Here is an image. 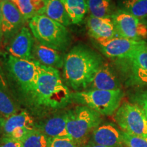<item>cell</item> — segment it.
<instances>
[{"mask_svg":"<svg viewBox=\"0 0 147 147\" xmlns=\"http://www.w3.org/2000/svg\"><path fill=\"white\" fill-rule=\"evenodd\" d=\"M104 63L102 57L84 45L74 46L64 57L63 77L76 91L85 90Z\"/></svg>","mask_w":147,"mask_h":147,"instance_id":"cell-1","label":"cell"},{"mask_svg":"<svg viewBox=\"0 0 147 147\" xmlns=\"http://www.w3.org/2000/svg\"><path fill=\"white\" fill-rule=\"evenodd\" d=\"M71 95L69 89L62 81L58 69L40 64L33 102L44 107L60 109L71 102Z\"/></svg>","mask_w":147,"mask_h":147,"instance_id":"cell-2","label":"cell"},{"mask_svg":"<svg viewBox=\"0 0 147 147\" xmlns=\"http://www.w3.org/2000/svg\"><path fill=\"white\" fill-rule=\"evenodd\" d=\"M28 25L35 40L45 47L63 52L70 45L71 36L67 27L44 14L29 19Z\"/></svg>","mask_w":147,"mask_h":147,"instance_id":"cell-3","label":"cell"},{"mask_svg":"<svg viewBox=\"0 0 147 147\" xmlns=\"http://www.w3.org/2000/svg\"><path fill=\"white\" fill-rule=\"evenodd\" d=\"M102 115L85 106L67 110V131L69 137L78 146L89 142L94 130L102 124Z\"/></svg>","mask_w":147,"mask_h":147,"instance_id":"cell-4","label":"cell"},{"mask_svg":"<svg viewBox=\"0 0 147 147\" xmlns=\"http://www.w3.org/2000/svg\"><path fill=\"white\" fill-rule=\"evenodd\" d=\"M124 95L122 89H89L71 93V101L87 106L102 116H112L121 106Z\"/></svg>","mask_w":147,"mask_h":147,"instance_id":"cell-5","label":"cell"},{"mask_svg":"<svg viewBox=\"0 0 147 147\" xmlns=\"http://www.w3.org/2000/svg\"><path fill=\"white\" fill-rule=\"evenodd\" d=\"M6 65L14 81L24 94L33 102L36 91L40 64L36 61L21 59L9 55Z\"/></svg>","mask_w":147,"mask_h":147,"instance_id":"cell-6","label":"cell"},{"mask_svg":"<svg viewBox=\"0 0 147 147\" xmlns=\"http://www.w3.org/2000/svg\"><path fill=\"white\" fill-rule=\"evenodd\" d=\"M130 85L147 86V43L143 44L128 57L114 61Z\"/></svg>","mask_w":147,"mask_h":147,"instance_id":"cell-7","label":"cell"},{"mask_svg":"<svg viewBox=\"0 0 147 147\" xmlns=\"http://www.w3.org/2000/svg\"><path fill=\"white\" fill-rule=\"evenodd\" d=\"M114 119L123 131L147 138V118L142 108L137 104L122 103L115 113Z\"/></svg>","mask_w":147,"mask_h":147,"instance_id":"cell-8","label":"cell"},{"mask_svg":"<svg viewBox=\"0 0 147 147\" xmlns=\"http://www.w3.org/2000/svg\"><path fill=\"white\" fill-rule=\"evenodd\" d=\"M117 37L142 41L147 39V23L122 9L117 10L112 16Z\"/></svg>","mask_w":147,"mask_h":147,"instance_id":"cell-9","label":"cell"},{"mask_svg":"<svg viewBox=\"0 0 147 147\" xmlns=\"http://www.w3.org/2000/svg\"><path fill=\"white\" fill-rule=\"evenodd\" d=\"M26 20L12 1H1V31L2 42L7 45L21 31Z\"/></svg>","mask_w":147,"mask_h":147,"instance_id":"cell-10","label":"cell"},{"mask_svg":"<svg viewBox=\"0 0 147 147\" xmlns=\"http://www.w3.org/2000/svg\"><path fill=\"white\" fill-rule=\"evenodd\" d=\"M144 40L136 41L115 37L104 42L97 43V48L106 57L113 61L128 57L140 46L145 43Z\"/></svg>","mask_w":147,"mask_h":147,"instance_id":"cell-11","label":"cell"},{"mask_svg":"<svg viewBox=\"0 0 147 147\" xmlns=\"http://www.w3.org/2000/svg\"><path fill=\"white\" fill-rule=\"evenodd\" d=\"M35 124L32 116L22 110L4 119L1 130L3 136L21 141L29 131L36 129Z\"/></svg>","mask_w":147,"mask_h":147,"instance_id":"cell-12","label":"cell"},{"mask_svg":"<svg viewBox=\"0 0 147 147\" xmlns=\"http://www.w3.org/2000/svg\"><path fill=\"white\" fill-rule=\"evenodd\" d=\"M35 42L36 40L32 32L25 26L6 45V50L10 55L14 57L33 61V49Z\"/></svg>","mask_w":147,"mask_h":147,"instance_id":"cell-13","label":"cell"},{"mask_svg":"<svg viewBox=\"0 0 147 147\" xmlns=\"http://www.w3.org/2000/svg\"><path fill=\"white\" fill-rule=\"evenodd\" d=\"M121 81L116 69L109 63L104 62L95 73L93 80L85 90L97 89L114 91L121 89Z\"/></svg>","mask_w":147,"mask_h":147,"instance_id":"cell-14","label":"cell"},{"mask_svg":"<svg viewBox=\"0 0 147 147\" xmlns=\"http://www.w3.org/2000/svg\"><path fill=\"white\" fill-rule=\"evenodd\" d=\"M89 142L107 147H124L122 130L115 124H101L92 134Z\"/></svg>","mask_w":147,"mask_h":147,"instance_id":"cell-15","label":"cell"},{"mask_svg":"<svg viewBox=\"0 0 147 147\" xmlns=\"http://www.w3.org/2000/svg\"><path fill=\"white\" fill-rule=\"evenodd\" d=\"M67 110L57 113L35 124L36 129L50 138H69L67 131Z\"/></svg>","mask_w":147,"mask_h":147,"instance_id":"cell-16","label":"cell"},{"mask_svg":"<svg viewBox=\"0 0 147 147\" xmlns=\"http://www.w3.org/2000/svg\"><path fill=\"white\" fill-rule=\"evenodd\" d=\"M87 29L89 36L97 43L117 37L111 18H96L89 15L87 18Z\"/></svg>","mask_w":147,"mask_h":147,"instance_id":"cell-17","label":"cell"},{"mask_svg":"<svg viewBox=\"0 0 147 147\" xmlns=\"http://www.w3.org/2000/svg\"><path fill=\"white\" fill-rule=\"evenodd\" d=\"M33 61H36L40 65L57 69L63 67L64 58L59 51L45 47L36 41L33 49Z\"/></svg>","mask_w":147,"mask_h":147,"instance_id":"cell-18","label":"cell"},{"mask_svg":"<svg viewBox=\"0 0 147 147\" xmlns=\"http://www.w3.org/2000/svg\"><path fill=\"white\" fill-rule=\"evenodd\" d=\"M18 112L17 103L9 89L3 71L0 69V115L5 119Z\"/></svg>","mask_w":147,"mask_h":147,"instance_id":"cell-19","label":"cell"},{"mask_svg":"<svg viewBox=\"0 0 147 147\" xmlns=\"http://www.w3.org/2000/svg\"><path fill=\"white\" fill-rule=\"evenodd\" d=\"M42 14L67 27L71 23L65 7L60 0H44Z\"/></svg>","mask_w":147,"mask_h":147,"instance_id":"cell-20","label":"cell"},{"mask_svg":"<svg viewBox=\"0 0 147 147\" xmlns=\"http://www.w3.org/2000/svg\"><path fill=\"white\" fill-rule=\"evenodd\" d=\"M70 18L71 23L79 24L88 12L87 0H60Z\"/></svg>","mask_w":147,"mask_h":147,"instance_id":"cell-21","label":"cell"},{"mask_svg":"<svg viewBox=\"0 0 147 147\" xmlns=\"http://www.w3.org/2000/svg\"><path fill=\"white\" fill-rule=\"evenodd\" d=\"M88 12L96 18H111L116 12L113 0H87Z\"/></svg>","mask_w":147,"mask_h":147,"instance_id":"cell-22","label":"cell"},{"mask_svg":"<svg viewBox=\"0 0 147 147\" xmlns=\"http://www.w3.org/2000/svg\"><path fill=\"white\" fill-rule=\"evenodd\" d=\"M14 3L26 21L41 14L45 7L44 0H15Z\"/></svg>","mask_w":147,"mask_h":147,"instance_id":"cell-23","label":"cell"},{"mask_svg":"<svg viewBox=\"0 0 147 147\" xmlns=\"http://www.w3.org/2000/svg\"><path fill=\"white\" fill-rule=\"evenodd\" d=\"M122 10L140 19L147 17V0H121Z\"/></svg>","mask_w":147,"mask_h":147,"instance_id":"cell-24","label":"cell"},{"mask_svg":"<svg viewBox=\"0 0 147 147\" xmlns=\"http://www.w3.org/2000/svg\"><path fill=\"white\" fill-rule=\"evenodd\" d=\"M51 139L39 130L34 129L22 140V147H49Z\"/></svg>","mask_w":147,"mask_h":147,"instance_id":"cell-25","label":"cell"},{"mask_svg":"<svg viewBox=\"0 0 147 147\" xmlns=\"http://www.w3.org/2000/svg\"><path fill=\"white\" fill-rule=\"evenodd\" d=\"M122 138L125 147H147V138L131 135L122 131Z\"/></svg>","mask_w":147,"mask_h":147,"instance_id":"cell-26","label":"cell"},{"mask_svg":"<svg viewBox=\"0 0 147 147\" xmlns=\"http://www.w3.org/2000/svg\"><path fill=\"white\" fill-rule=\"evenodd\" d=\"M49 147H80L69 138H51Z\"/></svg>","mask_w":147,"mask_h":147,"instance_id":"cell-27","label":"cell"},{"mask_svg":"<svg viewBox=\"0 0 147 147\" xmlns=\"http://www.w3.org/2000/svg\"><path fill=\"white\" fill-rule=\"evenodd\" d=\"M0 147H22L21 141L3 136L0 138Z\"/></svg>","mask_w":147,"mask_h":147,"instance_id":"cell-28","label":"cell"},{"mask_svg":"<svg viewBox=\"0 0 147 147\" xmlns=\"http://www.w3.org/2000/svg\"><path fill=\"white\" fill-rule=\"evenodd\" d=\"M140 107L142 108L147 118V92L141 95L140 97Z\"/></svg>","mask_w":147,"mask_h":147,"instance_id":"cell-29","label":"cell"},{"mask_svg":"<svg viewBox=\"0 0 147 147\" xmlns=\"http://www.w3.org/2000/svg\"><path fill=\"white\" fill-rule=\"evenodd\" d=\"M2 42V31H1V1H0V44Z\"/></svg>","mask_w":147,"mask_h":147,"instance_id":"cell-30","label":"cell"},{"mask_svg":"<svg viewBox=\"0 0 147 147\" xmlns=\"http://www.w3.org/2000/svg\"><path fill=\"white\" fill-rule=\"evenodd\" d=\"M80 147H107V146H102V145L96 144H94V143H92L91 142H89L88 143H87L86 144H84V146H80Z\"/></svg>","mask_w":147,"mask_h":147,"instance_id":"cell-31","label":"cell"},{"mask_svg":"<svg viewBox=\"0 0 147 147\" xmlns=\"http://www.w3.org/2000/svg\"><path fill=\"white\" fill-rule=\"evenodd\" d=\"M3 121H4V119H3V117L0 115V130L1 129V127H2V125H3Z\"/></svg>","mask_w":147,"mask_h":147,"instance_id":"cell-32","label":"cell"},{"mask_svg":"<svg viewBox=\"0 0 147 147\" xmlns=\"http://www.w3.org/2000/svg\"><path fill=\"white\" fill-rule=\"evenodd\" d=\"M0 1H12V2H14V1H15V0H0Z\"/></svg>","mask_w":147,"mask_h":147,"instance_id":"cell-33","label":"cell"}]
</instances>
